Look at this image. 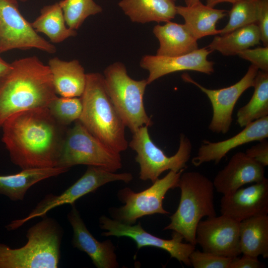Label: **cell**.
I'll return each mask as SVG.
<instances>
[{
  "mask_svg": "<svg viewBox=\"0 0 268 268\" xmlns=\"http://www.w3.org/2000/svg\"><path fill=\"white\" fill-rule=\"evenodd\" d=\"M1 128L2 141L13 164L22 170L56 167L67 129L47 107L15 113Z\"/></svg>",
  "mask_w": 268,
  "mask_h": 268,
  "instance_id": "cell-1",
  "label": "cell"
},
{
  "mask_svg": "<svg viewBox=\"0 0 268 268\" xmlns=\"http://www.w3.org/2000/svg\"><path fill=\"white\" fill-rule=\"evenodd\" d=\"M0 77V128L11 115L48 107L57 97L48 65L37 57L16 60Z\"/></svg>",
  "mask_w": 268,
  "mask_h": 268,
  "instance_id": "cell-2",
  "label": "cell"
},
{
  "mask_svg": "<svg viewBox=\"0 0 268 268\" xmlns=\"http://www.w3.org/2000/svg\"><path fill=\"white\" fill-rule=\"evenodd\" d=\"M80 97L82 110L78 121L112 149L120 153L126 150L128 146L126 126L106 92L103 74L86 73L85 87Z\"/></svg>",
  "mask_w": 268,
  "mask_h": 268,
  "instance_id": "cell-3",
  "label": "cell"
},
{
  "mask_svg": "<svg viewBox=\"0 0 268 268\" xmlns=\"http://www.w3.org/2000/svg\"><path fill=\"white\" fill-rule=\"evenodd\" d=\"M43 217L28 230L24 246L12 249L0 243V268H58L63 230L54 218Z\"/></svg>",
  "mask_w": 268,
  "mask_h": 268,
  "instance_id": "cell-4",
  "label": "cell"
},
{
  "mask_svg": "<svg viewBox=\"0 0 268 268\" xmlns=\"http://www.w3.org/2000/svg\"><path fill=\"white\" fill-rule=\"evenodd\" d=\"M177 187L181 190L180 202L163 230H172L188 243L196 245V229L201 219L216 215L213 182L200 172H183Z\"/></svg>",
  "mask_w": 268,
  "mask_h": 268,
  "instance_id": "cell-5",
  "label": "cell"
},
{
  "mask_svg": "<svg viewBox=\"0 0 268 268\" xmlns=\"http://www.w3.org/2000/svg\"><path fill=\"white\" fill-rule=\"evenodd\" d=\"M103 75L106 92L126 127L133 133L141 127L151 126L143 103L146 79H133L120 62L108 66Z\"/></svg>",
  "mask_w": 268,
  "mask_h": 268,
  "instance_id": "cell-6",
  "label": "cell"
},
{
  "mask_svg": "<svg viewBox=\"0 0 268 268\" xmlns=\"http://www.w3.org/2000/svg\"><path fill=\"white\" fill-rule=\"evenodd\" d=\"M86 165L115 172L122 167L120 153L114 151L92 135L78 121L67 129L56 167Z\"/></svg>",
  "mask_w": 268,
  "mask_h": 268,
  "instance_id": "cell-7",
  "label": "cell"
},
{
  "mask_svg": "<svg viewBox=\"0 0 268 268\" xmlns=\"http://www.w3.org/2000/svg\"><path fill=\"white\" fill-rule=\"evenodd\" d=\"M148 127L143 126L133 133L130 147L136 153L135 160L140 167L139 178L152 183L167 170L178 172L187 167L191 156L192 144L183 134L180 136L176 153L168 156L151 139Z\"/></svg>",
  "mask_w": 268,
  "mask_h": 268,
  "instance_id": "cell-8",
  "label": "cell"
},
{
  "mask_svg": "<svg viewBox=\"0 0 268 268\" xmlns=\"http://www.w3.org/2000/svg\"><path fill=\"white\" fill-rule=\"evenodd\" d=\"M184 170L169 171L164 177L157 179L150 187L141 192L135 193L128 187L120 190L117 196L124 205L111 208L112 217L122 223L133 225L138 219L145 215L169 214L163 208V201L169 190L177 187Z\"/></svg>",
  "mask_w": 268,
  "mask_h": 268,
  "instance_id": "cell-9",
  "label": "cell"
},
{
  "mask_svg": "<svg viewBox=\"0 0 268 268\" xmlns=\"http://www.w3.org/2000/svg\"><path fill=\"white\" fill-rule=\"evenodd\" d=\"M132 179L130 173H116L99 167L88 166L84 174L61 194L47 195L27 216L11 221L6 228L8 230H15L33 218L46 216L53 208L65 204L74 203L78 199L107 183L117 181L128 183Z\"/></svg>",
  "mask_w": 268,
  "mask_h": 268,
  "instance_id": "cell-10",
  "label": "cell"
},
{
  "mask_svg": "<svg viewBox=\"0 0 268 268\" xmlns=\"http://www.w3.org/2000/svg\"><path fill=\"white\" fill-rule=\"evenodd\" d=\"M33 48L48 54L57 51L22 15L17 0H0V54L13 49Z\"/></svg>",
  "mask_w": 268,
  "mask_h": 268,
  "instance_id": "cell-11",
  "label": "cell"
},
{
  "mask_svg": "<svg viewBox=\"0 0 268 268\" xmlns=\"http://www.w3.org/2000/svg\"><path fill=\"white\" fill-rule=\"evenodd\" d=\"M100 227L105 230L102 236L127 237L134 241L138 250L144 247H153L167 252L170 257L177 259L187 266H191L189 257L195 250V246L183 243V237L173 232L171 239H164L145 231L139 222L137 224L128 225L105 216L99 219Z\"/></svg>",
  "mask_w": 268,
  "mask_h": 268,
  "instance_id": "cell-12",
  "label": "cell"
},
{
  "mask_svg": "<svg viewBox=\"0 0 268 268\" xmlns=\"http://www.w3.org/2000/svg\"><path fill=\"white\" fill-rule=\"evenodd\" d=\"M258 70L256 67L251 65L239 81L228 87L217 89L203 86L187 74L182 75L185 81L197 86L210 100L213 110L212 119L208 126L210 131L225 134L229 131L236 103L246 90L253 86Z\"/></svg>",
  "mask_w": 268,
  "mask_h": 268,
  "instance_id": "cell-13",
  "label": "cell"
},
{
  "mask_svg": "<svg viewBox=\"0 0 268 268\" xmlns=\"http://www.w3.org/2000/svg\"><path fill=\"white\" fill-rule=\"evenodd\" d=\"M239 224L240 222L222 214L207 217L198 224L196 244L205 252L227 257H237L242 254Z\"/></svg>",
  "mask_w": 268,
  "mask_h": 268,
  "instance_id": "cell-14",
  "label": "cell"
},
{
  "mask_svg": "<svg viewBox=\"0 0 268 268\" xmlns=\"http://www.w3.org/2000/svg\"><path fill=\"white\" fill-rule=\"evenodd\" d=\"M212 51L207 47L198 49L189 54L177 56L145 55L140 62L141 68L148 72V84L165 75L173 72L193 70L207 74L214 72V63L207 60Z\"/></svg>",
  "mask_w": 268,
  "mask_h": 268,
  "instance_id": "cell-15",
  "label": "cell"
},
{
  "mask_svg": "<svg viewBox=\"0 0 268 268\" xmlns=\"http://www.w3.org/2000/svg\"><path fill=\"white\" fill-rule=\"evenodd\" d=\"M221 214L237 221L268 213V180L255 183L234 192L223 195Z\"/></svg>",
  "mask_w": 268,
  "mask_h": 268,
  "instance_id": "cell-16",
  "label": "cell"
},
{
  "mask_svg": "<svg viewBox=\"0 0 268 268\" xmlns=\"http://www.w3.org/2000/svg\"><path fill=\"white\" fill-rule=\"evenodd\" d=\"M67 214L73 231V247L86 253L98 268H117L119 265L111 240L98 241L89 231L74 203Z\"/></svg>",
  "mask_w": 268,
  "mask_h": 268,
  "instance_id": "cell-17",
  "label": "cell"
},
{
  "mask_svg": "<svg viewBox=\"0 0 268 268\" xmlns=\"http://www.w3.org/2000/svg\"><path fill=\"white\" fill-rule=\"evenodd\" d=\"M268 137V116L255 120L235 135L216 142L204 140L192 160L196 167L204 163L214 161L218 164L233 149L254 141H260Z\"/></svg>",
  "mask_w": 268,
  "mask_h": 268,
  "instance_id": "cell-18",
  "label": "cell"
},
{
  "mask_svg": "<svg viewBox=\"0 0 268 268\" xmlns=\"http://www.w3.org/2000/svg\"><path fill=\"white\" fill-rule=\"evenodd\" d=\"M264 167L245 152H238L214 177L212 182L214 189L226 195L245 184L261 182L266 178Z\"/></svg>",
  "mask_w": 268,
  "mask_h": 268,
  "instance_id": "cell-19",
  "label": "cell"
},
{
  "mask_svg": "<svg viewBox=\"0 0 268 268\" xmlns=\"http://www.w3.org/2000/svg\"><path fill=\"white\" fill-rule=\"evenodd\" d=\"M57 94L61 97H80L84 90L86 73L77 60L63 61L54 57L48 62Z\"/></svg>",
  "mask_w": 268,
  "mask_h": 268,
  "instance_id": "cell-20",
  "label": "cell"
},
{
  "mask_svg": "<svg viewBox=\"0 0 268 268\" xmlns=\"http://www.w3.org/2000/svg\"><path fill=\"white\" fill-rule=\"evenodd\" d=\"M153 32L159 42L157 55L177 56L199 49L198 40L184 24L168 21L163 25L155 26Z\"/></svg>",
  "mask_w": 268,
  "mask_h": 268,
  "instance_id": "cell-21",
  "label": "cell"
},
{
  "mask_svg": "<svg viewBox=\"0 0 268 268\" xmlns=\"http://www.w3.org/2000/svg\"><path fill=\"white\" fill-rule=\"evenodd\" d=\"M177 14L184 19V24L198 40L209 35H219L216 29L218 21L226 15L224 9H215L200 1L192 5L176 6Z\"/></svg>",
  "mask_w": 268,
  "mask_h": 268,
  "instance_id": "cell-22",
  "label": "cell"
},
{
  "mask_svg": "<svg viewBox=\"0 0 268 268\" xmlns=\"http://www.w3.org/2000/svg\"><path fill=\"white\" fill-rule=\"evenodd\" d=\"M118 5L133 22H167L177 14L172 0H122Z\"/></svg>",
  "mask_w": 268,
  "mask_h": 268,
  "instance_id": "cell-23",
  "label": "cell"
},
{
  "mask_svg": "<svg viewBox=\"0 0 268 268\" xmlns=\"http://www.w3.org/2000/svg\"><path fill=\"white\" fill-rule=\"evenodd\" d=\"M61 167L23 169L8 175H0V194L13 201H22L28 190L37 183L68 171Z\"/></svg>",
  "mask_w": 268,
  "mask_h": 268,
  "instance_id": "cell-24",
  "label": "cell"
},
{
  "mask_svg": "<svg viewBox=\"0 0 268 268\" xmlns=\"http://www.w3.org/2000/svg\"><path fill=\"white\" fill-rule=\"evenodd\" d=\"M239 237L243 254L268 258V214L253 216L240 222Z\"/></svg>",
  "mask_w": 268,
  "mask_h": 268,
  "instance_id": "cell-25",
  "label": "cell"
},
{
  "mask_svg": "<svg viewBox=\"0 0 268 268\" xmlns=\"http://www.w3.org/2000/svg\"><path fill=\"white\" fill-rule=\"evenodd\" d=\"M31 25L37 33H42L46 35L53 43L63 42L77 35L76 30L67 25L59 2L43 7L40 15Z\"/></svg>",
  "mask_w": 268,
  "mask_h": 268,
  "instance_id": "cell-26",
  "label": "cell"
},
{
  "mask_svg": "<svg viewBox=\"0 0 268 268\" xmlns=\"http://www.w3.org/2000/svg\"><path fill=\"white\" fill-rule=\"evenodd\" d=\"M261 35L257 24L247 25L223 35L214 37L207 47L224 56H233L260 44Z\"/></svg>",
  "mask_w": 268,
  "mask_h": 268,
  "instance_id": "cell-27",
  "label": "cell"
},
{
  "mask_svg": "<svg viewBox=\"0 0 268 268\" xmlns=\"http://www.w3.org/2000/svg\"><path fill=\"white\" fill-rule=\"evenodd\" d=\"M253 87L251 98L237 113V122L240 127L268 116V72L259 70Z\"/></svg>",
  "mask_w": 268,
  "mask_h": 268,
  "instance_id": "cell-28",
  "label": "cell"
},
{
  "mask_svg": "<svg viewBox=\"0 0 268 268\" xmlns=\"http://www.w3.org/2000/svg\"><path fill=\"white\" fill-rule=\"evenodd\" d=\"M67 25L76 30L89 16L101 13L103 9L93 0H62L59 2Z\"/></svg>",
  "mask_w": 268,
  "mask_h": 268,
  "instance_id": "cell-29",
  "label": "cell"
},
{
  "mask_svg": "<svg viewBox=\"0 0 268 268\" xmlns=\"http://www.w3.org/2000/svg\"><path fill=\"white\" fill-rule=\"evenodd\" d=\"M260 0H240L233 3L227 24L220 29L223 35L238 28L257 24Z\"/></svg>",
  "mask_w": 268,
  "mask_h": 268,
  "instance_id": "cell-30",
  "label": "cell"
},
{
  "mask_svg": "<svg viewBox=\"0 0 268 268\" xmlns=\"http://www.w3.org/2000/svg\"><path fill=\"white\" fill-rule=\"evenodd\" d=\"M47 108L59 124L67 127L79 120L82 105L80 97L57 96Z\"/></svg>",
  "mask_w": 268,
  "mask_h": 268,
  "instance_id": "cell-31",
  "label": "cell"
},
{
  "mask_svg": "<svg viewBox=\"0 0 268 268\" xmlns=\"http://www.w3.org/2000/svg\"><path fill=\"white\" fill-rule=\"evenodd\" d=\"M234 258L195 250L190 254L189 260L194 268H229Z\"/></svg>",
  "mask_w": 268,
  "mask_h": 268,
  "instance_id": "cell-32",
  "label": "cell"
},
{
  "mask_svg": "<svg viewBox=\"0 0 268 268\" xmlns=\"http://www.w3.org/2000/svg\"><path fill=\"white\" fill-rule=\"evenodd\" d=\"M237 55L251 62L260 70L268 72V46L248 48L240 51Z\"/></svg>",
  "mask_w": 268,
  "mask_h": 268,
  "instance_id": "cell-33",
  "label": "cell"
},
{
  "mask_svg": "<svg viewBox=\"0 0 268 268\" xmlns=\"http://www.w3.org/2000/svg\"><path fill=\"white\" fill-rule=\"evenodd\" d=\"M264 46H268V0H260L257 22Z\"/></svg>",
  "mask_w": 268,
  "mask_h": 268,
  "instance_id": "cell-34",
  "label": "cell"
},
{
  "mask_svg": "<svg viewBox=\"0 0 268 268\" xmlns=\"http://www.w3.org/2000/svg\"><path fill=\"white\" fill-rule=\"evenodd\" d=\"M247 149L246 154L265 167L268 165V141L266 139Z\"/></svg>",
  "mask_w": 268,
  "mask_h": 268,
  "instance_id": "cell-35",
  "label": "cell"
},
{
  "mask_svg": "<svg viewBox=\"0 0 268 268\" xmlns=\"http://www.w3.org/2000/svg\"><path fill=\"white\" fill-rule=\"evenodd\" d=\"M263 265L258 257L243 254L241 258L235 257L230 265L229 268H259Z\"/></svg>",
  "mask_w": 268,
  "mask_h": 268,
  "instance_id": "cell-36",
  "label": "cell"
},
{
  "mask_svg": "<svg viewBox=\"0 0 268 268\" xmlns=\"http://www.w3.org/2000/svg\"><path fill=\"white\" fill-rule=\"evenodd\" d=\"M10 68V64L5 61L0 56V77L5 75Z\"/></svg>",
  "mask_w": 268,
  "mask_h": 268,
  "instance_id": "cell-37",
  "label": "cell"
},
{
  "mask_svg": "<svg viewBox=\"0 0 268 268\" xmlns=\"http://www.w3.org/2000/svg\"><path fill=\"white\" fill-rule=\"evenodd\" d=\"M240 0H206V5L214 7L216 4L221 2H230L232 4Z\"/></svg>",
  "mask_w": 268,
  "mask_h": 268,
  "instance_id": "cell-38",
  "label": "cell"
},
{
  "mask_svg": "<svg viewBox=\"0 0 268 268\" xmlns=\"http://www.w3.org/2000/svg\"><path fill=\"white\" fill-rule=\"evenodd\" d=\"M200 0H185V3L186 5H192L195 4L200 1Z\"/></svg>",
  "mask_w": 268,
  "mask_h": 268,
  "instance_id": "cell-39",
  "label": "cell"
},
{
  "mask_svg": "<svg viewBox=\"0 0 268 268\" xmlns=\"http://www.w3.org/2000/svg\"><path fill=\"white\" fill-rule=\"evenodd\" d=\"M18 1H22V2H26L29 0H17Z\"/></svg>",
  "mask_w": 268,
  "mask_h": 268,
  "instance_id": "cell-40",
  "label": "cell"
},
{
  "mask_svg": "<svg viewBox=\"0 0 268 268\" xmlns=\"http://www.w3.org/2000/svg\"><path fill=\"white\" fill-rule=\"evenodd\" d=\"M173 0V1H175V0Z\"/></svg>",
  "mask_w": 268,
  "mask_h": 268,
  "instance_id": "cell-41",
  "label": "cell"
}]
</instances>
